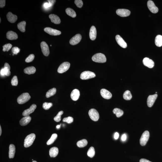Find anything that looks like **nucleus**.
I'll list each match as a JSON object with an SVG mask.
<instances>
[{
    "mask_svg": "<svg viewBox=\"0 0 162 162\" xmlns=\"http://www.w3.org/2000/svg\"><path fill=\"white\" fill-rule=\"evenodd\" d=\"M92 60L94 62L98 63H104L106 61V58L104 54L99 53L95 54L92 58Z\"/></svg>",
    "mask_w": 162,
    "mask_h": 162,
    "instance_id": "nucleus-1",
    "label": "nucleus"
},
{
    "mask_svg": "<svg viewBox=\"0 0 162 162\" xmlns=\"http://www.w3.org/2000/svg\"><path fill=\"white\" fill-rule=\"evenodd\" d=\"M36 138V135L33 133L30 134L26 137L24 141V147H28L32 145Z\"/></svg>",
    "mask_w": 162,
    "mask_h": 162,
    "instance_id": "nucleus-2",
    "label": "nucleus"
},
{
    "mask_svg": "<svg viewBox=\"0 0 162 162\" xmlns=\"http://www.w3.org/2000/svg\"><path fill=\"white\" fill-rule=\"evenodd\" d=\"M31 98V96L28 93H23L17 98V102L19 104H23L28 102Z\"/></svg>",
    "mask_w": 162,
    "mask_h": 162,
    "instance_id": "nucleus-3",
    "label": "nucleus"
},
{
    "mask_svg": "<svg viewBox=\"0 0 162 162\" xmlns=\"http://www.w3.org/2000/svg\"><path fill=\"white\" fill-rule=\"evenodd\" d=\"M96 74L93 72L89 71H85L82 73L80 78L82 80H87L96 77Z\"/></svg>",
    "mask_w": 162,
    "mask_h": 162,
    "instance_id": "nucleus-4",
    "label": "nucleus"
},
{
    "mask_svg": "<svg viewBox=\"0 0 162 162\" xmlns=\"http://www.w3.org/2000/svg\"><path fill=\"white\" fill-rule=\"evenodd\" d=\"M89 115L92 120L97 121L99 119V115L98 111L94 109H91L89 111Z\"/></svg>",
    "mask_w": 162,
    "mask_h": 162,
    "instance_id": "nucleus-5",
    "label": "nucleus"
},
{
    "mask_svg": "<svg viewBox=\"0 0 162 162\" xmlns=\"http://www.w3.org/2000/svg\"><path fill=\"white\" fill-rule=\"evenodd\" d=\"M149 137H150V133L149 131H146L143 133L141 136L140 142L141 145L142 146L146 145V144L148 141Z\"/></svg>",
    "mask_w": 162,
    "mask_h": 162,
    "instance_id": "nucleus-6",
    "label": "nucleus"
},
{
    "mask_svg": "<svg viewBox=\"0 0 162 162\" xmlns=\"http://www.w3.org/2000/svg\"><path fill=\"white\" fill-rule=\"evenodd\" d=\"M70 64L68 62H64L59 67L58 71L59 73H63L69 69L70 67Z\"/></svg>",
    "mask_w": 162,
    "mask_h": 162,
    "instance_id": "nucleus-7",
    "label": "nucleus"
},
{
    "mask_svg": "<svg viewBox=\"0 0 162 162\" xmlns=\"http://www.w3.org/2000/svg\"><path fill=\"white\" fill-rule=\"evenodd\" d=\"M44 31L45 32L52 36L59 35L61 33V31L49 27H47L44 28Z\"/></svg>",
    "mask_w": 162,
    "mask_h": 162,
    "instance_id": "nucleus-8",
    "label": "nucleus"
},
{
    "mask_svg": "<svg viewBox=\"0 0 162 162\" xmlns=\"http://www.w3.org/2000/svg\"><path fill=\"white\" fill-rule=\"evenodd\" d=\"M42 51L44 55L46 57L48 56L50 54V50L47 44L45 42H41L40 44Z\"/></svg>",
    "mask_w": 162,
    "mask_h": 162,
    "instance_id": "nucleus-9",
    "label": "nucleus"
},
{
    "mask_svg": "<svg viewBox=\"0 0 162 162\" xmlns=\"http://www.w3.org/2000/svg\"><path fill=\"white\" fill-rule=\"evenodd\" d=\"M147 5L149 10L153 13H156L158 11V8L155 6L154 3L152 1H148Z\"/></svg>",
    "mask_w": 162,
    "mask_h": 162,
    "instance_id": "nucleus-10",
    "label": "nucleus"
},
{
    "mask_svg": "<svg viewBox=\"0 0 162 162\" xmlns=\"http://www.w3.org/2000/svg\"><path fill=\"white\" fill-rule=\"evenodd\" d=\"M158 97V95L155 94L150 95L148 97L147 103L148 106L149 107H151L153 106Z\"/></svg>",
    "mask_w": 162,
    "mask_h": 162,
    "instance_id": "nucleus-11",
    "label": "nucleus"
},
{
    "mask_svg": "<svg viewBox=\"0 0 162 162\" xmlns=\"http://www.w3.org/2000/svg\"><path fill=\"white\" fill-rule=\"evenodd\" d=\"M116 13L120 17H126L129 16L131 13V12L128 9H119L116 11Z\"/></svg>",
    "mask_w": 162,
    "mask_h": 162,
    "instance_id": "nucleus-12",
    "label": "nucleus"
},
{
    "mask_svg": "<svg viewBox=\"0 0 162 162\" xmlns=\"http://www.w3.org/2000/svg\"><path fill=\"white\" fill-rule=\"evenodd\" d=\"M82 36L80 34H77L73 37L70 40V43L72 45H75L80 42Z\"/></svg>",
    "mask_w": 162,
    "mask_h": 162,
    "instance_id": "nucleus-13",
    "label": "nucleus"
},
{
    "mask_svg": "<svg viewBox=\"0 0 162 162\" xmlns=\"http://www.w3.org/2000/svg\"><path fill=\"white\" fill-rule=\"evenodd\" d=\"M100 93L101 96L105 99H109L112 98V93L105 89H102L101 90Z\"/></svg>",
    "mask_w": 162,
    "mask_h": 162,
    "instance_id": "nucleus-14",
    "label": "nucleus"
},
{
    "mask_svg": "<svg viewBox=\"0 0 162 162\" xmlns=\"http://www.w3.org/2000/svg\"><path fill=\"white\" fill-rule=\"evenodd\" d=\"M116 40L119 45L123 48H125L127 47V44L123 39L119 35L116 36Z\"/></svg>",
    "mask_w": 162,
    "mask_h": 162,
    "instance_id": "nucleus-15",
    "label": "nucleus"
},
{
    "mask_svg": "<svg viewBox=\"0 0 162 162\" xmlns=\"http://www.w3.org/2000/svg\"><path fill=\"white\" fill-rule=\"evenodd\" d=\"M143 63L144 66L149 68H152L154 66V63L153 60L147 58L144 59Z\"/></svg>",
    "mask_w": 162,
    "mask_h": 162,
    "instance_id": "nucleus-16",
    "label": "nucleus"
},
{
    "mask_svg": "<svg viewBox=\"0 0 162 162\" xmlns=\"http://www.w3.org/2000/svg\"><path fill=\"white\" fill-rule=\"evenodd\" d=\"M36 105L33 104L32 105L29 109L25 110L23 113L22 115L24 116H29L30 114L33 113L34 112L36 108Z\"/></svg>",
    "mask_w": 162,
    "mask_h": 162,
    "instance_id": "nucleus-17",
    "label": "nucleus"
},
{
    "mask_svg": "<svg viewBox=\"0 0 162 162\" xmlns=\"http://www.w3.org/2000/svg\"><path fill=\"white\" fill-rule=\"evenodd\" d=\"M80 96V91L78 90L75 89L73 90L71 93V97L73 100L77 101Z\"/></svg>",
    "mask_w": 162,
    "mask_h": 162,
    "instance_id": "nucleus-18",
    "label": "nucleus"
},
{
    "mask_svg": "<svg viewBox=\"0 0 162 162\" xmlns=\"http://www.w3.org/2000/svg\"><path fill=\"white\" fill-rule=\"evenodd\" d=\"M51 22L55 24H59L61 22L59 17L55 14H51L49 15Z\"/></svg>",
    "mask_w": 162,
    "mask_h": 162,
    "instance_id": "nucleus-19",
    "label": "nucleus"
},
{
    "mask_svg": "<svg viewBox=\"0 0 162 162\" xmlns=\"http://www.w3.org/2000/svg\"><path fill=\"white\" fill-rule=\"evenodd\" d=\"M6 37L10 40H14L18 38V36L17 33L13 31H9L6 33Z\"/></svg>",
    "mask_w": 162,
    "mask_h": 162,
    "instance_id": "nucleus-20",
    "label": "nucleus"
},
{
    "mask_svg": "<svg viewBox=\"0 0 162 162\" xmlns=\"http://www.w3.org/2000/svg\"><path fill=\"white\" fill-rule=\"evenodd\" d=\"M90 37L92 40H94L96 39L97 31L96 28L94 26H91L90 31Z\"/></svg>",
    "mask_w": 162,
    "mask_h": 162,
    "instance_id": "nucleus-21",
    "label": "nucleus"
},
{
    "mask_svg": "<svg viewBox=\"0 0 162 162\" xmlns=\"http://www.w3.org/2000/svg\"><path fill=\"white\" fill-rule=\"evenodd\" d=\"M7 17L8 21L12 23H15L17 19V15H14L11 12L8 13L7 15Z\"/></svg>",
    "mask_w": 162,
    "mask_h": 162,
    "instance_id": "nucleus-22",
    "label": "nucleus"
},
{
    "mask_svg": "<svg viewBox=\"0 0 162 162\" xmlns=\"http://www.w3.org/2000/svg\"><path fill=\"white\" fill-rule=\"evenodd\" d=\"M31 118L29 115L23 117L20 121V124L21 126H25L31 122Z\"/></svg>",
    "mask_w": 162,
    "mask_h": 162,
    "instance_id": "nucleus-23",
    "label": "nucleus"
},
{
    "mask_svg": "<svg viewBox=\"0 0 162 162\" xmlns=\"http://www.w3.org/2000/svg\"><path fill=\"white\" fill-rule=\"evenodd\" d=\"M15 145L11 144L9 146V157L10 158H13L15 156Z\"/></svg>",
    "mask_w": 162,
    "mask_h": 162,
    "instance_id": "nucleus-24",
    "label": "nucleus"
},
{
    "mask_svg": "<svg viewBox=\"0 0 162 162\" xmlns=\"http://www.w3.org/2000/svg\"><path fill=\"white\" fill-rule=\"evenodd\" d=\"M59 150L58 148L54 147L51 148L49 150V155L51 157H55L58 155Z\"/></svg>",
    "mask_w": 162,
    "mask_h": 162,
    "instance_id": "nucleus-25",
    "label": "nucleus"
},
{
    "mask_svg": "<svg viewBox=\"0 0 162 162\" xmlns=\"http://www.w3.org/2000/svg\"><path fill=\"white\" fill-rule=\"evenodd\" d=\"M36 70V69L34 66L29 67L24 70V72L25 74H31L35 73Z\"/></svg>",
    "mask_w": 162,
    "mask_h": 162,
    "instance_id": "nucleus-26",
    "label": "nucleus"
},
{
    "mask_svg": "<svg viewBox=\"0 0 162 162\" xmlns=\"http://www.w3.org/2000/svg\"><path fill=\"white\" fill-rule=\"evenodd\" d=\"M155 43L157 47H160L162 46V36L158 35L155 38Z\"/></svg>",
    "mask_w": 162,
    "mask_h": 162,
    "instance_id": "nucleus-27",
    "label": "nucleus"
},
{
    "mask_svg": "<svg viewBox=\"0 0 162 162\" xmlns=\"http://www.w3.org/2000/svg\"><path fill=\"white\" fill-rule=\"evenodd\" d=\"M26 23V22L24 21L20 22L17 24V28L22 32H24L25 31Z\"/></svg>",
    "mask_w": 162,
    "mask_h": 162,
    "instance_id": "nucleus-28",
    "label": "nucleus"
},
{
    "mask_svg": "<svg viewBox=\"0 0 162 162\" xmlns=\"http://www.w3.org/2000/svg\"><path fill=\"white\" fill-rule=\"evenodd\" d=\"M66 12L68 15L73 18H74L76 16V14L75 11L70 8L66 9Z\"/></svg>",
    "mask_w": 162,
    "mask_h": 162,
    "instance_id": "nucleus-29",
    "label": "nucleus"
},
{
    "mask_svg": "<svg viewBox=\"0 0 162 162\" xmlns=\"http://www.w3.org/2000/svg\"><path fill=\"white\" fill-rule=\"evenodd\" d=\"M57 90L56 88H53L51 89L47 92L46 94V97L48 98L51 96H53L56 93Z\"/></svg>",
    "mask_w": 162,
    "mask_h": 162,
    "instance_id": "nucleus-30",
    "label": "nucleus"
},
{
    "mask_svg": "<svg viewBox=\"0 0 162 162\" xmlns=\"http://www.w3.org/2000/svg\"><path fill=\"white\" fill-rule=\"evenodd\" d=\"M132 96L131 94V92L129 90H127L125 91L123 95L124 99L126 100H129L131 99Z\"/></svg>",
    "mask_w": 162,
    "mask_h": 162,
    "instance_id": "nucleus-31",
    "label": "nucleus"
},
{
    "mask_svg": "<svg viewBox=\"0 0 162 162\" xmlns=\"http://www.w3.org/2000/svg\"><path fill=\"white\" fill-rule=\"evenodd\" d=\"M88 142L86 140L83 139L78 141L77 144L78 147L82 148L86 146Z\"/></svg>",
    "mask_w": 162,
    "mask_h": 162,
    "instance_id": "nucleus-32",
    "label": "nucleus"
},
{
    "mask_svg": "<svg viewBox=\"0 0 162 162\" xmlns=\"http://www.w3.org/2000/svg\"><path fill=\"white\" fill-rule=\"evenodd\" d=\"M114 114H116L117 117H121L123 114V111L118 108H115L113 110Z\"/></svg>",
    "mask_w": 162,
    "mask_h": 162,
    "instance_id": "nucleus-33",
    "label": "nucleus"
},
{
    "mask_svg": "<svg viewBox=\"0 0 162 162\" xmlns=\"http://www.w3.org/2000/svg\"><path fill=\"white\" fill-rule=\"evenodd\" d=\"M57 137H58V135L57 134L55 133L52 134L50 139L47 141V145H50L53 144L57 139Z\"/></svg>",
    "mask_w": 162,
    "mask_h": 162,
    "instance_id": "nucleus-34",
    "label": "nucleus"
},
{
    "mask_svg": "<svg viewBox=\"0 0 162 162\" xmlns=\"http://www.w3.org/2000/svg\"><path fill=\"white\" fill-rule=\"evenodd\" d=\"M4 68L5 71L6 75L7 76H10L11 74L10 67L8 63H6L4 64Z\"/></svg>",
    "mask_w": 162,
    "mask_h": 162,
    "instance_id": "nucleus-35",
    "label": "nucleus"
},
{
    "mask_svg": "<svg viewBox=\"0 0 162 162\" xmlns=\"http://www.w3.org/2000/svg\"><path fill=\"white\" fill-rule=\"evenodd\" d=\"M95 152L94 148L91 147L89 149L87 152V155L90 158H93L95 155Z\"/></svg>",
    "mask_w": 162,
    "mask_h": 162,
    "instance_id": "nucleus-36",
    "label": "nucleus"
},
{
    "mask_svg": "<svg viewBox=\"0 0 162 162\" xmlns=\"http://www.w3.org/2000/svg\"><path fill=\"white\" fill-rule=\"evenodd\" d=\"M63 113V111H60L59 112L56 116L54 117V120L55 121L57 122H60L61 120V116Z\"/></svg>",
    "mask_w": 162,
    "mask_h": 162,
    "instance_id": "nucleus-37",
    "label": "nucleus"
},
{
    "mask_svg": "<svg viewBox=\"0 0 162 162\" xmlns=\"http://www.w3.org/2000/svg\"><path fill=\"white\" fill-rule=\"evenodd\" d=\"M12 47V44L10 43L6 44L3 46V51L4 52L8 51Z\"/></svg>",
    "mask_w": 162,
    "mask_h": 162,
    "instance_id": "nucleus-38",
    "label": "nucleus"
},
{
    "mask_svg": "<svg viewBox=\"0 0 162 162\" xmlns=\"http://www.w3.org/2000/svg\"><path fill=\"white\" fill-rule=\"evenodd\" d=\"M53 105L51 103L44 102L43 104L42 107L45 110H48Z\"/></svg>",
    "mask_w": 162,
    "mask_h": 162,
    "instance_id": "nucleus-39",
    "label": "nucleus"
},
{
    "mask_svg": "<svg viewBox=\"0 0 162 162\" xmlns=\"http://www.w3.org/2000/svg\"><path fill=\"white\" fill-rule=\"evenodd\" d=\"M11 84L13 86H17L18 84V80L16 76H14L11 80Z\"/></svg>",
    "mask_w": 162,
    "mask_h": 162,
    "instance_id": "nucleus-40",
    "label": "nucleus"
},
{
    "mask_svg": "<svg viewBox=\"0 0 162 162\" xmlns=\"http://www.w3.org/2000/svg\"><path fill=\"white\" fill-rule=\"evenodd\" d=\"M74 121V119L72 117H65L63 119V122H66L67 123L70 124L72 123Z\"/></svg>",
    "mask_w": 162,
    "mask_h": 162,
    "instance_id": "nucleus-41",
    "label": "nucleus"
},
{
    "mask_svg": "<svg viewBox=\"0 0 162 162\" xmlns=\"http://www.w3.org/2000/svg\"><path fill=\"white\" fill-rule=\"evenodd\" d=\"M35 58V56L33 54H31L25 60V62L26 63H30L32 62Z\"/></svg>",
    "mask_w": 162,
    "mask_h": 162,
    "instance_id": "nucleus-42",
    "label": "nucleus"
},
{
    "mask_svg": "<svg viewBox=\"0 0 162 162\" xmlns=\"http://www.w3.org/2000/svg\"><path fill=\"white\" fill-rule=\"evenodd\" d=\"M74 3L77 7L81 8L83 6V2L82 0H75L74 1Z\"/></svg>",
    "mask_w": 162,
    "mask_h": 162,
    "instance_id": "nucleus-43",
    "label": "nucleus"
},
{
    "mask_svg": "<svg viewBox=\"0 0 162 162\" xmlns=\"http://www.w3.org/2000/svg\"><path fill=\"white\" fill-rule=\"evenodd\" d=\"M20 49L18 47H13L12 51L13 55H17L20 51Z\"/></svg>",
    "mask_w": 162,
    "mask_h": 162,
    "instance_id": "nucleus-44",
    "label": "nucleus"
},
{
    "mask_svg": "<svg viewBox=\"0 0 162 162\" xmlns=\"http://www.w3.org/2000/svg\"><path fill=\"white\" fill-rule=\"evenodd\" d=\"M6 1L5 0H1L0 1V7L3 8L5 6Z\"/></svg>",
    "mask_w": 162,
    "mask_h": 162,
    "instance_id": "nucleus-45",
    "label": "nucleus"
},
{
    "mask_svg": "<svg viewBox=\"0 0 162 162\" xmlns=\"http://www.w3.org/2000/svg\"><path fill=\"white\" fill-rule=\"evenodd\" d=\"M0 73H1V76H4L6 75L5 71V70L4 68H2V69L1 70Z\"/></svg>",
    "mask_w": 162,
    "mask_h": 162,
    "instance_id": "nucleus-46",
    "label": "nucleus"
},
{
    "mask_svg": "<svg viewBox=\"0 0 162 162\" xmlns=\"http://www.w3.org/2000/svg\"><path fill=\"white\" fill-rule=\"evenodd\" d=\"M52 6L49 3H44V6L45 8H47L50 7Z\"/></svg>",
    "mask_w": 162,
    "mask_h": 162,
    "instance_id": "nucleus-47",
    "label": "nucleus"
},
{
    "mask_svg": "<svg viewBox=\"0 0 162 162\" xmlns=\"http://www.w3.org/2000/svg\"><path fill=\"white\" fill-rule=\"evenodd\" d=\"M127 139L126 135L125 134H124L122 135L121 137L122 140L123 141H125Z\"/></svg>",
    "mask_w": 162,
    "mask_h": 162,
    "instance_id": "nucleus-48",
    "label": "nucleus"
},
{
    "mask_svg": "<svg viewBox=\"0 0 162 162\" xmlns=\"http://www.w3.org/2000/svg\"><path fill=\"white\" fill-rule=\"evenodd\" d=\"M119 136V133L117 132H116L114 136V138L116 140L118 139Z\"/></svg>",
    "mask_w": 162,
    "mask_h": 162,
    "instance_id": "nucleus-49",
    "label": "nucleus"
},
{
    "mask_svg": "<svg viewBox=\"0 0 162 162\" xmlns=\"http://www.w3.org/2000/svg\"><path fill=\"white\" fill-rule=\"evenodd\" d=\"M140 162H152L151 161H149L148 160L145 159L144 158H142L140 160Z\"/></svg>",
    "mask_w": 162,
    "mask_h": 162,
    "instance_id": "nucleus-50",
    "label": "nucleus"
},
{
    "mask_svg": "<svg viewBox=\"0 0 162 162\" xmlns=\"http://www.w3.org/2000/svg\"><path fill=\"white\" fill-rule=\"evenodd\" d=\"M47 1L48 2L49 4H50L52 6H53V5L54 4H55V3L56 1H50V0Z\"/></svg>",
    "mask_w": 162,
    "mask_h": 162,
    "instance_id": "nucleus-51",
    "label": "nucleus"
},
{
    "mask_svg": "<svg viewBox=\"0 0 162 162\" xmlns=\"http://www.w3.org/2000/svg\"><path fill=\"white\" fill-rule=\"evenodd\" d=\"M2 134V129L1 126H0V136H1Z\"/></svg>",
    "mask_w": 162,
    "mask_h": 162,
    "instance_id": "nucleus-52",
    "label": "nucleus"
},
{
    "mask_svg": "<svg viewBox=\"0 0 162 162\" xmlns=\"http://www.w3.org/2000/svg\"><path fill=\"white\" fill-rule=\"evenodd\" d=\"M60 125H57V128H58V129H59V128L60 127Z\"/></svg>",
    "mask_w": 162,
    "mask_h": 162,
    "instance_id": "nucleus-53",
    "label": "nucleus"
},
{
    "mask_svg": "<svg viewBox=\"0 0 162 162\" xmlns=\"http://www.w3.org/2000/svg\"><path fill=\"white\" fill-rule=\"evenodd\" d=\"M32 162H37L35 161H33Z\"/></svg>",
    "mask_w": 162,
    "mask_h": 162,
    "instance_id": "nucleus-54",
    "label": "nucleus"
},
{
    "mask_svg": "<svg viewBox=\"0 0 162 162\" xmlns=\"http://www.w3.org/2000/svg\"><path fill=\"white\" fill-rule=\"evenodd\" d=\"M0 21H1V18H0Z\"/></svg>",
    "mask_w": 162,
    "mask_h": 162,
    "instance_id": "nucleus-55",
    "label": "nucleus"
},
{
    "mask_svg": "<svg viewBox=\"0 0 162 162\" xmlns=\"http://www.w3.org/2000/svg\"><path fill=\"white\" fill-rule=\"evenodd\" d=\"M156 93H157V92H156Z\"/></svg>",
    "mask_w": 162,
    "mask_h": 162,
    "instance_id": "nucleus-56",
    "label": "nucleus"
}]
</instances>
